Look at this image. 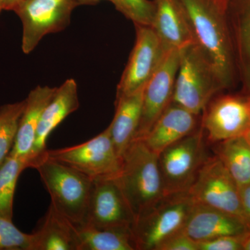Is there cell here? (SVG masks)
<instances>
[{
    "label": "cell",
    "instance_id": "6da1fadb",
    "mask_svg": "<svg viewBox=\"0 0 250 250\" xmlns=\"http://www.w3.org/2000/svg\"><path fill=\"white\" fill-rule=\"evenodd\" d=\"M197 45L208 59L223 90L237 80L224 0H181Z\"/></svg>",
    "mask_w": 250,
    "mask_h": 250
},
{
    "label": "cell",
    "instance_id": "7a4b0ae2",
    "mask_svg": "<svg viewBox=\"0 0 250 250\" xmlns=\"http://www.w3.org/2000/svg\"><path fill=\"white\" fill-rule=\"evenodd\" d=\"M114 179L136 220L166 196L158 155L143 140L134 139L129 145Z\"/></svg>",
    "mask_w": 250,
    "mask_h": 250
},
{
    "label": "cell",
    "instance_id": "3957f363",
    "mask_svg": "<svg viewBox=\"0 0 250 250\" xmlns=\"http://www.w3.org/2000/svg\"><path fill=\"white\" fill-rule=\"evenodd\" d=\"M33 168L40 174L54 208L75 228L84 225L93 179L49 157L47 152Z\"/></svg>",
    "mask_w": 250,
    "mask_h": 250
},
{
    "label": "cell",
    "instance_id": "277c9868",
    "mask_svg": "<svg viewBox=\"0 0 250 250\" xmlns=\"http://www.w3.org/2000/svg\"><path fill=\"white\" fill-rule=\"evenodd\" d=\"M222 90L213 67L200 46L192 43L179 50L172 103L200 116Z\"/></svg>",
    "mask_w": 250,
    "mask_h": 250
},
{
    "label": "cell",
    "instance_id": "5b68a950",
    "mask_svg": "<svg viewBox=\"0 0 250 250\" xmlns=\"http://www.w3.org/2000/svg\"><path fill=\"white\" fill-rule=\"evenodd\" d=\"M193 205L187 192L164 196L135 220L131 233L136 250H158L166 240L184 230Z\"/></svg>",
    "mask_w": 250,
    "mask_h": 250
},
{
    "label": "cell",
    "instance_id": "8992f818",
    "mask_svg": "<svg viewBox=\"0 0 250 250\" xmlns=\"http://www.w3.org/2000/svg\"><path fill=\"white\" fill-rule=\"evenodd\" d=\"M206 143L200 126L158 155L166 195L187 192L208 156Z\"/></svg>",
    "mask_w": 250,
    "mask_h": 250
},
{
    "label": "cell",
    "instance_id": "52a82bcc",
    "mask_svg": "<svg viewBox=\"0 0 250 250\" xmlns=\"http://www.w3.org/2000/svg\"><path fill=\"white\" fill-rule=\"evenodd\" d=\"M49 157L98 180L114 178L121 169L122 158L112 141L109 127L86 142L62 149L47 150Z\"/></svg>",
    "mask_w": 250,
    "mask_h": 250
},
{
    "label": "cell",
    "instance_id": "ba28073f",
    "mask_svg": "<svg viewBox=\"0 0 250 250\" xmlns=\"http://www.w3.org/2000/svg\"><path fill=\"white\" fill-rule=\"evenodd\" d=\"M187 192L194 203L223 210L244 222L238 185L215 154L207 156Z\"/></svg>",
    "mask_w": 250,
    "mask_h": 250
},
{
    "label": "cell",
    "instance_id": "9c48e42d",
    "mask_svg": "<svg viewBox=\"0 0 250 250\" xmlns=\"http://www.w3.org/2000/svg\"><path fill=\"white\" fill-rule=\"evenodd\" d=\"M80 6L74 0H23L15 8L22 24V49L31 53L41 39L69 25L73 10Z\"/></svg>",
    "mask_w": 250,
    "mask_h": 250
},
{
    "label": "cell",
    "instance_id": "30bf717a",
    "mask_svg": "<svg viewBox=\"0 0 250 250\" xmlns=\"http://www.w3.org/2000/svg\"><path fill=\"white\" fill-rule=\"evenodd\" d=\"M201 127L210 145L250 131V94H217L202 113Z\"/></svg>",
    "mask_w": 250,
    "mask_h": 250
},
{
    "label": "cell",
    "instance_id": "8fae6325",
    "mask_svg": "<svg viewBox=\"0 0 250 250\" xmlns=\"http://www.w3.org/2000/svg\"><path fill=\"white\" fill-rule=\"evenodd\" d=\"M134 47L116 90V98L143 89L168 50L150 26L134 24Z\"/></svg>",
    "mask_w": 250,
    "mask_h": 250
},
{
    "label": "cell",
    "instance_id": "7c38bea8",
    "mask_svg": "<svg viewBox=\"0 0 250 250\" xmlns=\"http://www.w3.org/2000/svg\"><path fill=\"white\" fill-rule=\"evenodd\" d=\"M179 50L169 49L143 90L141 121L135 139H142L172 103L178 71Z\"/></svg>",
    "mask_w": 250,
    "mask_h": 250
},
{
    "label": "cell",
    "instance_id": "4fadbf2b",
    "mask_svg": "<svg viewBox=\"0 0 250 250\" xmlns=\"http://www.w3.org/2000/svg\"><path fill=\"white\" fill-rule=\"evenodd\" d=\"M135 220L114 178L94 180L85 224L98 229H131Z\"/></svg>",
    "mask_w": 250,
    "mask_h": 250
},
{
    "label": "cell",
    "instance_id": "5bb4252c",
    "mask_svg": "<svg viewBox=\"0 0 250 250\" xmlns=\"http://www.w3.org/2000/svg\"><path fill=\"white\" fill-rule=\"evenodd\" d=\"M237 80L250 94V0H224Z\"/></svg>",
    "mask_w": 250,
    "mask_h": 250
},
{
    "label": "cell",
    "instance_id": "9a60e30c",
    "mask_svg": "<svg viewBox=\"0 0 250 250\" xmlns=\"http://www.w3.org/2000/svg\"><path fill=\"white\" fill-rule=\"evenodd\" d=\"M79 106L76 82L69 79L57 88L53 98L42 111L29 160V167H34L36 163L45 155L47 149L46 143L51 133L66 117L77 111Z\"/></svg>",
    "mask_w": 250,
    "mask_h": 250
},
{
    "label": "cell",
    "instance_id": "2e32d148",
    "mask_svg": "<svg viewBox=\"0 0 250 250\" xmlns=\"http://www.w3.org/2000/svg\"><path fill=\"white\" fill-rule=\"evenodd\" d=\"M184 231L197 243L224 236H242L250 232L246 223L223 210L194 203Z\"/></svg>",
    "mask_w": 250,
    "mask_h": 250
},
{
    "label": "cell",
    "instance_id": "e0dca14e",
    "mask_svg": "<svg viewBox=\"0 0 250 250\" xmlns=\"http://www.w3.org/2000/svg\"><path fill=\"white\" fill-rule=\"evenodd\" d=\"M155 14L152 27L167 49L197 43L187 10L181 0H153Z\"/></svg>",
    "mask_w": 250,
    "mask_h": 250
},
{
    "label": "cell",
    "instance_id": "ac0fdd59",
    "mask_svg": "<svg viewBox=\"0 0 250 250\" xmlns=\"http://www.w3.org/2000/svg\"><path fill=\"white\" fill-rule=\"evenodd\" d=\"M197 115L172 103L143 140L148 148L159 155L166 147L197 129Z\"/></svg>",
    "mask_w": 250,
    "mask_h": 250
},
{
    "label": "cell",
    "instance_id": "d6986e66",
    "mask_svg": "<svg viewBox=\"0 0 250 250\" xmlns=\"http://www.w3.org/2000/svg\"><path fill=\"white\" fill-rule=\"evenodd\" d=\"M56 90L57 88L38 85L25 99V107L20 121L14 147L9 155L25 161L29 167L41 115L53 98Z\"/></svg>",
    "mask_w": 250,
    "mask_h": 250
},
{
    "label": "cell",
    "instance_id": "ffe728a7",
    "mask_svg": "<svg viewBox=\"0 0 250 250\" xmlns=\"http://www.w3.org/2000/svg\"><path fill=\"white\" fill-rule=\"evenodd\" d=\"M143 89L116 99L114 118L108 127L118 155L123 156L133 142L141 121Z\"/></svg>",
    "mask_w": 250,
    "mask_h": 250
},
{
    "label": "cell",
    "instance_id": "44dd1931",
    "mask_svg": "<svg viewBox=\"0 0 250 250\" xmlns=\"http://www.w3.org/2000/svg\"><path fill=\"white\" fill-rule=\"evenodd\" d=\"M33 236V250H78L77 229L49 205Z\"/></svg>",
    "mask_w": 250,
    "mask_h": 250
},
{
    "label": "cell",
    "instance_id": "7402d4cb",
    "mask_svg": "<svg viewBox=\"0 0 250 250\" xmlns=\"http://www.w3.org/2000/svg\"><path fill=\"white\" fill-rule=\"evenodd\" d=\"M213 152L238 187L250 183V131L212 144Z\"/></svg>",
    "mask_w": 250,
    "mask_h": 250
},
{
    "label": "cell",
    "instance_id": "603a6c76",
    "mask_svg": "<svg viewBox=\"0 0 250 250\" xmlns=\"http://www.w3.org/2000/svg\"><path fill=\"white\" fill-rule=\"evenodd\" d=\"M78 250H136L130 229H98L77 227Z\"/></svg>",
    "mask_w": 250,
    "mask_h": 250
},
{
    "label": "cell",
    "instance_id": "cb8c5ba5",
    "mask_svg": "<svg viewBox=\"0 0 250 250\" xmlns=\"http://www.w3.org/2000/svg\"><path fill=\"white\" fill-rule=\"evenodd\" d=\"M29 167L25 161L9 155L0 166V217L12 220L13 204L20 174Z\"/></svg>",
    "mask_w": 250,
    "mask_h": 250
},
{
    "label": "cell",
    "instance_id": "d4e9b609",
    "mask_svg": "<svg viewBox=\"0 0 250 250\" xmlns=\"http://www.w3.org/2000/svg\"><path fill=\"white\" fill-rule=\"evenodd\" d=\"M26 100L0 107V166L14 147Z\"/></svg>",
    "mask_w": 250,
    "mask_h": 250
},
{
    "label": "cell",
    "instance_id": "484cf974",
    "mask_svg": "<svg viewBox=\"0 0 250 250\" xmlns=\"http://www.w3.org/2000/svg\"><path fill=\"white\" fill-rule=\"evenodd\" d=\"M134 24L152 27L155 14L153 0H108Z\"/></svg>",
    "mask_w": 250,
    "mask_h": 250
},
{
    "label": "cell",
    "instance_id": "4316f807",
    "mask_svg": "<svg viewBox=\"0 0 250 250\" xmlns=\"http://www.w3.org/2000/svg\"><path fill=\"white\" fill-rule=\"evenodd\" d=\"M0 250H33L32 233L22 232L11 220L0 217Z\"/></svg>",
    "mask_w": 250,
    "mask_h": 250
},
{
    "label": "cell",
    "instance_id": "83f0119b",
    "mask_svg": "<svg viewBox=\"0 0 250 250\" xmlns=\"http://www.w3.org/2000/svg\"><path fill=\"white\" fill-rule=\"evenodd\" d=\"M242 236H224L199 242L198 250H243Z\"/></svg>",
    "mask_w": 250,
    "mask_h": 250
},
{
    "label": "cell",
    "instance_id": "f1b7e54d",
    "mask_svg": "<svg viewBox=\"0 0 250 250\" xmlns=\"http://www.w3.org/2000/svg\"><path fill=\"white\" fill-rule=\"evenodd\" d=\"M158 250H198V245L184 229L166 240Z\"/></svg>",
    "mask_w": 250,
    "mask_h": 250
},
{
    "label": "cell",
    "instance_id": "f546056e",
    "mask_svg": "<svg viewBox=\"0 0 250 250\" xmlns=\"http://www.w3.org/2000/svg\"><path fill=\"white\" fill-rule=\"evenodd\" d=\"M245 223L250 231V183L238 187Z\"/></svg>",
    "mask_w": 250,
    "mask_h": 250
},
{
    "label": "cell",
    "instance_id": "4dcf8cb0",
    "mask_svg": "<svg viewBox=\"0 0 250 250\" xmlns=\"http://www.w3.org/2000/svg\"><path fill=\"white\" fill-rule=\"evenodd\" d=\"M23 0H4L3 1V10L13 11Z\"/></svg>",
    "mask_w": 250,
    "mask_h": 250
},
{
    "label": "cell",
    "instance_id": "1f68e13d",
    "mask_svg": "<svg viewBox=\"0 0 250 250\" xmlns=\"http://www.w3.org/2000/svg\"><path fill=\"white\" fill-rule=\"evenodd\" d=\"M74 1H76L77 4L81 6V5H95L103 0H74Z\"/></svg>",
    "mask_w": 250,
    "mask_h": 250
},
{
    "label": "cell",
    "instance_id": "d6a6232c",
    "mask_svg": "<svg viewBox=\"0 0 250 250\" xmlns=\"http://www.w3.org/2000/svg\"><path fill=\"white\" fill-rule=\"evenodd\" d=\"M243 250H250V231L247 233L243 238Z\"/></svg>",
    "mask_w": 250,
    "mask_h": 250
},
{
    "label": "cell",
    "instance_id": "836d02e7",
    "mask_svg": "<svg viewBox=\"0 0 250 250\" xmlns=\"http://www.w3.org/2000/svg\"><path fill=\"white\" fill-rule=\"evenodd\" d=\"M3 1L4 0H0V14H1V11H3Z\"/></svg>",
    "mask_w": 250,
    "mask_h": 250
}]
</instances>
